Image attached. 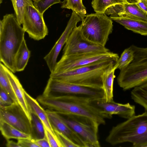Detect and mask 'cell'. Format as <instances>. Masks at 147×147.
<instances>
[{
    "instance_id": "obj_27",
    "label": "cell",
    "mask_w": 147,
    "mask_h": 147,
    "mask_svg": "<svg viewBox=\"0 0 147 147\" xmlns=\"http://www.w3.org/2000/svg\"><path fill=\"white\" fill-rule=\"evenodd\" d=\"M127 3L126 0H92L91 4L96 13H105L109 7L116 4Z\"/></svg>"
},
{
    "instance_id": "obj_26",
    "label": "cell",
    "mask_w": 147,
    "mask_h": 147,
    "mask_svg": "<svg viewBox=\"0 0 147 147\" xmlns=\"http://www.w3.org/2000/svg\"><path fill=\"white\" fill-rule=\"evenodd\" d=\"M0 87L9 95L15 103H18L5 69L4 64L1 63H0Z\"/></svg>"
},
{
    "instance_id": "obj_24",
    "label": "cell",
    "mask_w": 147,
    "mask_h": 147,
    "mask_svg": "<svg viewBox=\"0 0 147 147\" xmlns=\"http://www.w3.org/2000/svg\"><path fill=\"white\" fill-rule=\"evenodd\" d=\"M31 117L32 138L36 140L45 138V127L42 121L36 115L32 112H31Z\"/></svg>"
},
{
    "instance_id": "obj_39",
    "label": "cell",
    "mask_w": 147,
    "mask_h": 147,
    "mask_svg": "<svg viewBox=\"0 0 147 147\" xmlns=\"http://www.w3.org/2000/svg\"><path fill=\"white\" fill-rule=\"evenodd\" d=\"M32 1H33V2H34L35 1H36V0H32Z\"/></svg>"
},
{
    "instance_id": "obj_17",
    "label": "cell",
    "mask_w": 147,
    "mask_h": 147,
    "mask_svg": "<svg viewBox=\"0 0 147 147\" xmlns=\"http://www.w3.org/2000/svg\"><path fill=\"white\" fill-rule=\"evenodd\" d=\"M4 67L11 84L18 104L31 121V112L27 102L23 88L19 80L13 73L4 65Z\"/></svg>"
},
{
    "instance_id": "obj_30",
    "label": "cell",
    "mask_w": 147,
    "mask_h": 147,
    "mask_svg": "<svg viewBox=\"0 0 147 147\" xmlns=\"http://www.w3.org/2000/svg\"><path fill=\"white\" fill-rule=\"evenodd\" d=\"M61 3V0H36L33 2V5L38 11L43 14L51 5Z\"/></svg>"
},
{
    "instance_id": "obj_1",
    "label": "cell",
    "mask_w": 147,
    "mask_h": 147,
    "mask_svg": "<svg viewBox=\"0 0 147 147\" xmlns=\"http://www.w3.org/2000/svg\"><path fill=\"white\" fill-rule=\"evenodd\" d=\"M25 31L12 14H6L0 20V60L13 73L16 54L24 38Z\"/></svg>"
},
{
    "instance_id": "obj_15",
    "label": "cell",
    "mask_w": 147,
    "mask_h": 147,
    "mask_svg": "<svg viewBox=\"0 0 147 147\" xmlns=\"http://www.w3.org/2000/svg\"><path fill=\"white\" fill-rule=\"evenodd\" d=\"M105 13L110 16H118L147 22V13L136 3H125L113 5L108 8Z\"/></svg>"
},
{
    "instance_id": "obj_2",
    "label": "cell",
    "mask_w": 147,
    "mask_h": 147,
    "mask_svg": "<svg viewBox=\"0 0 147 147\" xmlns=\"http://www.w3.org/2000/svg\"><path fill=\"white\" fill-rule=\"evenodd\" d=\"M105 140L113 146L128 142L133 147H147V112L113 126Z\"/></svg>"
},
{
    "instance_id": "obj_19",
    "label": "cell",
    "mask_w": 147,
    "mask_h": 147,
    "mask_svg": "<svg viewBox=\"0 0 147 147\" xmlns=\"http://www.w3.org/2000/svg\"><path fill=\"white\" fill-rule=\"evenodd\" d=\"M112 20L123 26L126 29L144 36H147V22L123 18L110 16Z\"/></svg>"
},
{
    "instance_id": "obj_9",
    "label": "cell",
    "mask_w": 147,
    "mask_h": 147,
    "mask_svg": "<svg viewBox=\"0 0 147 147\" xmlns=\"http://www.w3.org/2000/svg\"><path fill=\"white\" fill-rule=\"evenodd\" d=\"M117 54L110 51L105 53H88L69 55H62L57 62L51 74L70 71L97 62L109 60H118Z\"/></svg>"
},
{
    "instance_id": "obj_5",
    "label": "cell",
    "mask_w": 147,
    "mask_h": 147,
    "mask_svg": "<svg viewBox=\"0 0 147 147\" xmlns=\"http://www.w3.org/2000/svg\"><path fill=\"white\" fill-rule=\"evenodd\" d=\"M130 47L134 52L133 59L126 68L120 70L117 78L118 85L124 91L147 82V47L134 45Z\"/></svg>"
},
{
    "instance_id": "obj_8",
    "label": "cell",
    "mask_w": 147,
    "mask_h": 147,
    "mask_svg": "<svg viewBox=\"0 0 147 147\" xmlns=\"http://www.w3.org/2000/svg\"><path fill=\"white\" fill-rule=\"evenodd\" d=\"M61 118L84 142L86 147H99L96 122L85 117L58 113Z\"/></svg>"
},
{
    "instance_id": "obj_33",
    "label": "cell",
    "mask_w": 147,
    "mask_h": 147,
    "mask_svg": "<svg viewBox=\"0 0 147 147\" xmlns=\"http://www.w3.org/2000/svg\"><path fill=\"white\" fill-rule=\"evenodd\" d=\"M46 137L51 147H62L61 144L57 136L53 135L45 127Z\"/></svg>"
},
{
    "instance_id": "obj_34",
    "label": "cell",
    "mask_w": 147,
    "mask_h": 147,
    "mask_svg": "<svg viewBox=\"0 0 147 147\" xmlns=\"http://www.w3.org/2000/svg\"><path fill=\"white\" fill-rule=\"evenodd\" d=\"M32 139H22L18 140V143L21 147H39Z\"/></svg>"
},
{
    "instance_id": "obj_13",
    "label": "cell",
    "mask_w": 147,
    "mask_h": 147,
    "mask_svg": "<svg viewBox=\"0 0 147 147\" xmlns=\"http://www.w3.org/2000/svg\"><path fill=\"white\" fill-rule=\"evenodd\" d=\"M0 119L31 135V121L18 103H14L11 105L0 107Z\"/></svg>"
},
{
    "instance_id": "obj_10",
    "label": "cell",
    "mask_w": 147,
    "mask_h": 147,
    "mask_svg": "<svg viewBox=\"0 0 147 147\" xmlns=\"http://www.w3.org/2000/svg\"><path fill=\"white\" fill-rule=\"evenodd\" d=\"M109 51L105 46L93 42L85 38L79 26L75 27L69 35L63 48V55L105 53Z\"/></svg>"
},
{
    "instance_id": "obj_23",
    "label": "cell",
    "mask_w": 147,
    "mask_h": 147,
    "mask_svg": "<svg viewBox=\"0 0 147 147\" xmlns=\"http://www.w3.org/2000/svg\"><path fill=\"white\" fill-rule=\"evenodd\" d=\"M131 97L135 103L142 107L147 112V82L133 88Z\"/></svg>"
},
{
    "instance_id": "obj_12",
    "label": "cell",
    "mask_w": 147,
    "mask_h": 147,
    "mask_svg": "<svg viewBox=\"0 0 147 147\" xmlns=\"http://www.w3.org/2000/svg\"><path fill=\"white\" fill-rule=\"evenodd\" d=\"M23 28L31 38L39 40L48 34V30L43 17L34 5L27 6L23 17Z\"/></svg>"
},
{
    "instance_id": "obj_18",
    "label": "cell",
    "mask_w": 147,
    "mask_h": 147,
    "mask_svg": "<svg viewBox=\"0 0 147 147\" xmlns=\"http://www.w3.org/2000/svg\"><path fill=\"white\" fill-rule=\"evenodd\" d=\"M24 93L31 112L36 115L42 121L45 128L53 135L56 136L50 124L46 110L41 106L37 100L31 96L25 91Z\"/></svg>"
},
{
    "instance_id": "obj_16",
    "label": "cell",
    "mask_w": 147,
    "mask_h": 147,
    "mask_svg": "<svg viewBox=\"0 0 147 147\" xmlns=\"http://www.w3.org/2000/svg\"><path fill=\"white\" fill-rule=\"evenodd\" d=\"M46 111L54 131H56L67 136L78 147H86L83 140L63 120L58 113L48 109Z\"/></svg>"
},
{
    "instance_id": "obj_14",
    "label": "cell",
    "mask_w": 147,
    "mask_h": 147,
    "mask_svg": "<svg viewBox=\"0 0 147 147\" xmlns=\"http://www.w3.org/2000/svg\"><path fill=\"white\" fill-rule=\"evenodd\" d=\"M81 21L80 17L73 11L64 30L49 52L44 57L51 73L54 71L58 55L72 31L78 22Z\"/></svg>"
},
{
    "instance_id": "obj_3",
    "label": "cell",
    "mask_w": 147,
    "mask_h": 147,
    "mask_svg": "<svg viewBox=\"0 0 147 147\" xmlns=\"http://www.w3.org/2000/svg\"><path fill=\"white\" fill-rule=\"evenodd\" d=\"M90 100L69 96H49L42 95L37 98V101L44 107L58 113L85 117L94 120L100 125H105L104 119L90 105Z\"/></svg>"
},
{
    "instance_id": "obj_6",
    "label": "cell",
    "mask_w": 147,
    "mask_h": 147,
    "mask_svg": "<svg viewBox=\"0 0 147 147\" xmlns=\"http://www.w3.org/2000/svg\"><path fill=\"white\" fill-rule=\"evenodd\" d=\"M79 26L86 39L105 46L112 32L113 26L112 20L105 13L96 12L86 15Z\"/></svg>"
},
{
    "instance_id": "obj_22",
    "label": "cell",
    "mask_w": 147,
    "mask_h": 147,
    "mask_svg": "<svg viewBox=\"0 0 147 147\" xmlns=\"http://www.w3.org/2000/svg\"><path fill=\"white\" fill-rule=\"evenodd\" d=\"M30 52L28 49L25 39L23 41L15 57V66L16 71H23L30 57Z\"/></svg>"
},
{
    "instance_id": "obj_4",
    "label": "cell",
    "mask_w": 147,
    "mask_h": 147,
    "mask_svg": "<svg viewBox=\"0 0 147 147\" xmlns=\"http://www.w3.org/2000/svg\"><path fill=\"white\" fill-rule=\"evenodd\" d=\"M118 60L102 61L62 73H51L50 77L68 83L102 88L104 73L111 66L116 64Z\"/></svg>"
},
{
    "instance_id": "obj_11",
    "label": "cell",
    "mask_w": 147,
    "mask_h": 147,
    "mask_svg": "<svg viewBox=\"0 0 147 147\" xmlns=\"http://www.w3.org/2000/svg\"><path fill=\"white\" fill-rule=\"evenodd\" d=\"M90 105L104 119H111L113 115L127 119L135 115V106L128 102L118 103L106 101L104 98L93 99L89 101Z\"/></svg>"
},
{
    "instance_id": "obj_38",
    "label": "cell",
    "mask_w": 147,
    "mask_h": 147,
    "mask_svg": "<svg viewBox=\"0 0 147 147\" xmlns=\"http://www.w3.org/2000/svg\"><path fill=\"white\" fill-rule=\"evenodd\" d=\"M140 0H126L127 3L130 4L137 3Z\"/></svg>"
},
{
    "instance_id": "obj_35",
    "label": "cell",
    "mask_w": 147,
    "mask_h": 147,
    "mask_svg": "<svg viewBox=\"0 0 147 147\" xmlns=\"http://www.w3.org/2000/svg\"><path fill=\"white\" fill-rule=\"evenodd\" d=\"M35 142L39 147H51L46 137L42 139L35 140Z\"/></svg>"
},
{
    "instance_id": "obj_28",
    "label": "cell",
    "mask_w": 147,
    "mask_h": 147,
    "mask_svg": "<svg viewBox=\"0 0 147 147\" xmlns=\"http://www.w3.org/2000/svg\"><path fill=\"white\" fill-rule=\"evenodd\" d=\"M12 3L16 18L19 24H22L23 17L26 7L34 5L32 0H10Z\"/></svg>"
},
{
    "instance_id": "obj_21",
    "label": "cell",
    "mask_w": 147,
    "mask_h": 147,
    "mask_svg": "<svg viewBox=\"0 0 147 147\" xmlns=\"http://www.w3.org/2000/svg\"><path fill=\"white\" fill-rule=\"evenodd\" d=\"M0 129L1 134L7 140L11 139H32L31 135L23 132L0 119Z\"/></svg>"
},
{
    "instance_id": "obj_32",
    "label": "cell",
    "mask_w": 147,
    "mask_h": 147,
    "mask_svg": "<svg viewBox=\"0 0 147 147\" xmlns=\"http://www.w3.org/2000/svg\"><path fill=\"white\" fill-rule=\"evenodd\" d=\"M14 103L9 95L0 87V107L11 105Z\"/></svg>"
},
{
    "instance_id": "obj_20",
    "label": "cell",
    "mask_w": 147,
    "mask_h": 147,
    "mask_svg": "<svg viewBox=\"0 0 147 147\" xmlns=\"http://www.w3.org/2000/svg\"><path fill=\"white\" fill-rule=\"evenodd\" d=\"M116 65H113L108 69L104 72L102 77L104 98L107 102L113 101V84L115 77V71L117 69Z\"/></svg>"
},
{
    "instance_id": "obj_29",
    "label": "cell",
    "mask_w": 147,
    "mask_h": 147,
    "mask_svg": "<svg viewBox=\"0 0 147 147\" xmlns=\"http://www.w3.org/2000/svg\"><path fill=\"white\" fill-rule=\"evenodd\" d=\"M134 52L130 47L124 50L116 65L117 69L120 70L126 68L133 59Z\"/></svg>"
},
{
    "instance_id": "obj_37",
    "label": "cell",
    "mask_w": 147,
    "mask_h": 147,
    "mask_svg": "<svg viewBox=\"0 0 147 147\" xmlns=\"http://www.w3.org/2000/svg\"><path fill=\"white\" fill-rule=\"evenodd\" d=\"M7 143L6 144V146L7 147H21L19 144L18 142H16L9 140H7Z\"/></svg>"
},
{
    "instance_id": "obj_7",
    "label": "cell",
    "mask_w": 147,
    "mask_h": 147,
    "mask_svg": "<svg viewBox=\"0 0 147 147\" xmlns=\"http://www.w3.org/2000/svg\"><path fill=\"white\" fill-rule=\"evenodd\" d=\"M42 95L49 96H69L90 100L104 98L102 88L68 83L50 77Z\"/></svg>"
},
{
    "instance_id": "obj_25",
    "label": "cell",
    "mask_w": 147,
    "mask_h": 147,
    "mask_svg": "<svg viewBox=\"0 0 147 147\" xmlns=\"http://www.w3.org/2000/svg\"><path fill=\"white\" fill-rule=\"evenodd\" d=\"M61 7L71 9L80 18L81 21L86 13V8L82 3V0H64Z\"/></svg>"
},
{
    "instance_id": "obj_36",
    "label": "cell",
    "mask_w": 147,
    "mask_h": 147,
    "mask_svg": "<svg viewBox=\"0 0 147 147\" xmlns=\"http://www.w3.org/2000/svg\"><path fill=\"white\" fill-rule=\"evenodd\" d=\"M136 4L140 9L147 13V0H140Z\"/></svg>"
},
{
    "instance_id": "obj_31",
    "label": "cell",
    "mask_w": 147,
    "mask_h": 147,
    "mask_svg": "<svg viewBox=\"0 0 147 147\" xmlns=\"http://www.w3.org/2000/svg\"><path fill=\"white\" fill-rule=\"evenodd\" d=\"M62 147H78L67 136L56 131H54Z\"/></svg>"
}]
</instances>
